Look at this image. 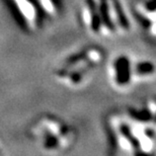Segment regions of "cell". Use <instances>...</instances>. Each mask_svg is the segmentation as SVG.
Returning <instances> with one entry per match:
<instances>
[{
    "label": "cell",
    "mask_w": 156,
    "mask_h": 156,
    "mask_svg": "<svg viewBox=\"0 0 156 156\" xmlns=\"http://www.w3.org/2000/svg\"><path fill=\"white\" fill-rule=\"evenodd\" d=\"M30 134L39 147L47 153H62L73 145L76 132L61 118L45 115L38 118L30 128Z\"/></svg>",
    "instance_id": "obj_1"
},
{
    "label": "cell",
    "mask_w": 156,
    "mask_h": 156,
    "mask_svg": "<svg viewBox=\"0 0 156 156\" xmlns=\"http://www.w3.org/2000/svg\"><path fill=\"white\" fill-rule=\"evenodd\" d=\"M16 23L27 32H36L46 20L40 0H6Z\"/></svg>",
    "instance_id": "obj_2"
},
{
    "label": "cell",
    "mask_w": 156,
    "mask_h": 156,
    "mask_svg": "<svg viewBox=\"0 0 156 156\" xmlns=\"http://www.w3.org/2000/svg\"><path fill=\"white\" fill-rule=\"evenodd\" d=\"M132 61L126 54H120L111 61L108 66V74L112 84L115 88L123 90L133 82Z\"/></svg>",
    "instance_id": "obj_3"
},
{
    "label": "cell",
    "mask_w": 156,
    "mask_h": 156,
    "mask_svg": "<svg viewBox=\"0 0 156 156\" xmlns=\"http://www.w3.org/2000/svg\"><path fill=\"white\" fill-rule=\"evenodd\" d=\"M114 138L119 149L128 154H134L137 148L136 141L130 131L128 122H125L119 117H113L110 121Z\"/></svg>",
    "instance_id": "obj_4"
},
{
    "label": "cell",
    "mask_w": 156,
    "mask_h": 156,
    "mask_svg": "<svg viewBox=\"0 0 156 156\" xmlns=\"http://www.w3.org/2000/svg\"><path fill=\"white\" fill-rule=\"evenodd\" d=\"M80 17L83 27L91 35L101 36L102 27L95 0H82Z\"/></svg>",
    "instance_id": "obj_5"
},
{
    "label": "cell",
    "mask_w": 156,
    "mask_h": 156,
    "mask_svg": "<svg viewBox=\"0 0 156 156\" xmlns=\"http://www.w3.org/2000/svg\"><path fill=\"white\" fill-rule=\"evenodd\" d=\"M108 14L116 34H125L130 30V23L121 0H108Z\"/></svg>",
    "instance_id": "obj_6"
},
{
    "label": "cell",
    "mask_w": 156,
    "mask_h": 156,
    "mask_svg": "<svg viewBox=\"0 0 156 156\" xmlns=\"http://www.w3.org/2000/svg\"><path fill=\"white\" fill-rule=\"evenodd\" d=\"M156 65L150 60H139L132 65L133 82L145 81L155 76Z\"/></svg>",
    "instance_id": "obj_7"
},
{
    "label": "cell",
    "mask_w": 156,
    "mask_h": 156,
    "mask_svg": "<svg viewBox=\"0 0 156 156\" xmlns=\"http://www.w3.org/2000/svg\"><path fill=\"white\" fill-rule=\"evenodd\" d=\"M136 13L147 23L156 20V0L138 2L136 5Z\"/></svg>",
    "instance_id": "obj_8"
},
{
    "label": "cell",
    "mask_w": 156,
    "mask_h": 156,
    "mask_svg": "<svg viewBox=\"0 0 156 156\" xmlns=\"http://www.w3.org/2000/svg\"><path fill=\"white\" fill-rule=\"evenodd\" d=\"M147 32L151 37L156 38V20L147 23Z\"/></svg>",
    "instance_id": "obj_9"
}]
</instances>
